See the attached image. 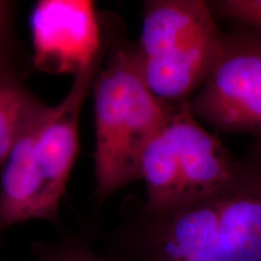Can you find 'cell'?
<instances>
[{"label": "cell", "instance_id": "obj_1", "mask_svg": "<svg viewBox=\"0 0 261 261\" xmlns=\"http://www.w3.org/2000/svg\"><path fill=\"white\" fill-rule=\"evenodd\" d=\"M102 237L118 261H261V140L212 195Z\"/></svg>", "mask_w": 261, "mask_h": 261}, {"label": "cell", "instance_id": "obj_2", "mask_svg": "<svg viewBox=\"0 0 261 261\" xmlns=\"http://www.w3.org/2000/svg\"><path fill=\"white\" fill-rule=\"evenodd\" d=\"M103 56L101 53L75 75L62 102L46 107L2 165L0 240L15 224L34 220L58 224L60 202L79 153L82 108L101 69Z\"/></svg>", "mask_w": 261, "mask_h": 261}, {"label": "cell", "instance_id": "obj_3", "mask_svg": "<svg viewBox=\"0 0 261 261\" xmlns=\"http://www.w3.org/2000/svg\"><path fill=\"white\" fill-rule=\"evenodd\" d=\"M96 132L95 198L112 195L140 180L142 153L174 105L155 97L142 82L129 46L113 49L94 81Z\"/></svg>", "mask_w": 261, "mask_h": 261}, {"label": "cell", "instance_id": "obj_4", "mask_svg": "<svg viewBox=\"0 0 261 261\" xmlns=\"http://www.w3.org/2000/svg\"><path fill=\"white\" fill-rule=\"evenodd\" d=\"M222 38L209 2L146 1L140 40L133 48L136 67L159 100L186 103L210 75Z\"/></svg>", "mask_w": 261, "mask_h": 261}, {"label": "cell", "instance_id": "obj_5", "mask_svg": "<svg viewBox=\"0 0 261 261\" xmlns=\"http://www.w3.org/2000/svg\"><path fill=\"white\" fill-rule=\"evenodd\" d=\"M236 162L194 117L188 102L174 105L140 159L147 196L143 210L164 214L205 198L229 180Z\"/></svg>", "mask_w": 261, "mask_h": 261}, {"label": "cell", "instance_id": "obj_6", "mask_svg": "<svg viewBox=\"0 0 261 261\" xmlns=\"http://www.w3.org/2000/svg\"><path fill=\"white\" fill-rule=\"evenodd\" d=\"M240 28L223 33L214 67L188 106L216 130L261 140V33Z\"/></svg>", "mask_w": 261, "mask_h": 261}, {"label": "cell", "instance_id": "obj_7", "mask_svg": "<svg viewBox=\"0 0 261 261\" xmlns=\"http://www.w3.org/2000/svg\"><path fill=\"white\" fill-rule=\"evenodd\" d=\"M33 66L76 75L105 50L93 1L40 0L30 17Z\"/></svg>", "mask_w": 261, "mask_h": 261}, {"label": "cell", "instance_id": "obj_8", "mask_svg": "<svg viewBox=\"0 0 261 261\" xmlns=\"http://www.w3.org/2000/svg\"><path fill=\"white\" fill-rule=\"evenodd\" d=\"M46 107L24 86L8 60H0V165Z\"/></svg>", "mask_w": 261, "mask_h": 261}, {"label": "cell", "instance_id": "obj_9", "mask_svg": "<svg viewBox=\"0 0 261 261\" xmlns=\"http://www.w3.org/2000/svg\"><path fill=\"white\" fill-rule=\"evenodd\" d=\"M33 261H118L107 250L100 235L75 233L55 241L32 245Z\"/></svg>", "mask_w": 261, "mask_h": 261}, {"label": "cell", "instance_id": "obj_10", "mask_svg": "<svg viewBox=\"0 0 261 261\" xmlns=\"http://www.w3.org/2000/svg\"><path fill=\"white\" fill-rule=\"evenodd\" d=\"M209 5L241 27L261 33V0H223Z\"/></svg>", "mask_w": 261, "mask_h": 261}, {"label": "cell", "instance_id": "obj_11", "mask_svg": "<svg viewBox=\"0 0 261 261\" xmlns=\"http://www.w3.org/2000/svg\"><path fill=\"white\" fill-rule=\"evenodd\" d=\"M9 8L8 2L0 0V60L6 59L4 49L7 40L9 24Z\"/></svg>", "mask_w": 261, "mask_h": 261}]
</instances>
